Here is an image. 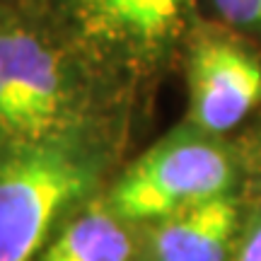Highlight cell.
<instances>
[{
  "instance_id": "cell-1",
  "label": "cell",
  "mask_w": 261,
  "mask_h": 261,
  "mask_svg": "<svg viewBox=\"0 0 261 261\" xmlns=\"http://www.w3.org/2000/svg\"><path fill=\"white\" fill-rule=\"evenodd\" d=\"M234 162L208 133L174 136L148 150L112 194L114 211L130 220L167 218L181 208L230 194Z\"/></svg>"
},
{
  "instance_id": "cell-3",
  "label": "cell",
  "mask_w": 261,
  "mask_h": 261,
  "mask_svg": "<svg viewBox=\"0 0 261 261\" xmlns=\"http://www.w3.org/2000/svg\"><path fill=\"white\" fill-rule=\"evenodd\" d=\"M189 94L196 126L225 133L261 102V61L232 37L203 34L189 56Z\"/></svg>"
},
{
  "instance_id": "cell-9",
  "label": "cell",
  "mask_w": 261,
  "mask_h": 261,
  "mask_svg": "<svg viewBox=\"0 0 261 261\" xmlns=\"http://www.w3.org/2000/svg\"><path fill=\"white\" fill-rule=\"evenodd\" d=\"M0 128L8 130V133H15V136H22V138H37L27 112L19 107L15 94L3 85V80H0Z\"/></svg>"
},
{
  "instance_id": "cell-7",
  "label": "cell",
  "mask_w": 261,
  "mask_h": 261,
  "mask_svg": "<svg viewBox=\"0 0 261 261\" xmlns=\"http://www.w3.org/2000/svg\"><path fill=\"white\" fill-rule=\"evenodd\" d=\"M130 237L104 208H90L48 247L41 261H126Z\"/></svg>"
},
{
  "instance_id": "cell-10",
  "label": "cell",
  "mask_w": 261,
  "mask_h": 261,
  "mask_svg": "<svg viewBox=\"0 0 261 261\" xmlns=\"http://www.w3.org/2000/svg\"><path fill=\"white\" fill-rule=\"evenodd\" d=\"M237 261H261V220L254 225L252 230H249V234L244 237Z\"/></svg>"
},
{
  "instance_id": "cell-6",
  "label": "cell",
  "mask_w": 261,
  "mask_h": 261,
  "mask_svg": "<svg viewBox=\"0 0 261 261\" xmlns=\"http://www.w3.org/2000/svg\"><path fill=\"white\" fill-rule=\"evenodd\" d=\"M237 227L230 194L208 198L162 218L152 237L158 261H223Z\"/></svg>"
},
{
  "instance_id": "cell-2",
  "label": "cell",
  "mask_w": 261,
  "mask_h": 261,
  "mask_svg": "<svg viewBox=\"0 0 261 261\" xmlns=\"http://www.w3.org/2000/svg\"><path fill=\"white\" fill-rule=\"evenodd\" d=\"M85 169L58 150H29L0 167V261H32L56 218L85 191Z\"/></svg>"
},
{
  "instance_id": "cell-4",
  "label": "cell",
  "mask_w": 261,
  "mask_h": 261,
  "mask_svg": "<svg viewBox=\"0 0 261 261\" xmlns=\"http://www.w3.org/2000/svg\"><path fill=\"white\" fill-rule=\"evenodd\" d=\"M187 0H68L85 37L99 46L148 54L177 32Z\"/></svg>"
},
{
  "instance_id": "cell-5",
  "label": "cell",
  "mask_w": 261,
  "mask_h": 261,
  "mask_svg": "<svg viewBox=\"0 0 261 261\" xmlns=\"http://www.w3.org/2000/svg\"><path fill=\"white\" fill-rule=\"evenodd\" d=\"M0 80L27 112L37 138L56 128L65 107V87L46 44L27 32H0Z\"/></svg>"
},
{
  "instance_id": "cell-8",
  "label": "cell",
  "mask_w": 261,
  "mask_h": 261,
  "mask_svg": "<svg viewBox=\"0 0 261 261\" xmlns=\"http://www.w3.org/2000/svg\"><path fill=\"white\" fill-rule=\"evenodd\" d=\"M213 5L230 27L261 32V0H213Z\"/></svg>"
}]
</instances>
